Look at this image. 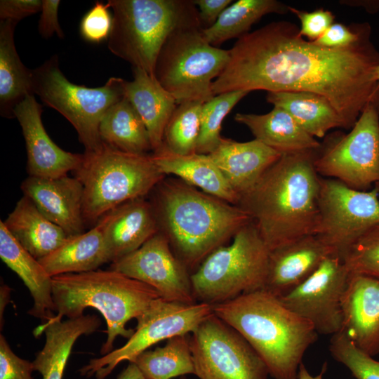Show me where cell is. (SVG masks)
<instances>
[{
    "label": "cell",
    "mask_w": 379,
    "mask_h": 379,
    "mask_svg": "<svg viewBox=\"0 0 379 379\" xmlns=\"http://www.w3.org/2000/svg\"><path fill=\"white\" fill-rule=\"evenodd\" d=\"M364 23L359 39L344 48L305 40L294 24L270 23L237 39L213 81L214 95L234 91H305L326 98L351 129L378 81L379 52Z\"/></svg>",
    "instance_id": "6da1fadb"
},
{
    "label": "cell",
    "mask_w": 379,
    "mask_h": 379,
    "mask_svg": "<svg viewBox=\"0 0 379 379\" xmlns=\"http://www.w3.org/2000/svg\"><path fill=\"white\" fill-rule=\"evenodd\" d=\"M318 149L282 154L239 197L237 206L249 215L270 251L315 233Z\"/></svg>",
    "instance_id": "7a4b0ae2"
},
{
    "label": "cell",
    "mask_w": 379,
    "mask_h": 379,
    "mask_svg": "<svg viewBox=\"0 0 379 379\" xmlns=\"http://www.w3.org/2000/svg\"><path fill=\"white\" fill-rule=\"evenodd\" d=\"M150 194L159 231L190 272L251 220L239 206L178 178L165 177Z\"/></svg>",
    "instance_id": "3957f363"
},
{
    "label": "cell",
    "mask_w": 379,
    "mask_h": 379,
    "mask_svg": "<svg viewBox=\"0 0 379 379\" xmlns=\"http://www.w3.org/2000/svg\"><path fill=\"white\" fill-rule=\"evenodd\" d=\"M213 306V312L235 329L265 363L274 379H298L306 350L317 340L312 325L265 289Z\"/></svg>",
    "instance_id": "277c9868"
},
{
    "label": "cell",
    "mask_w": 379,
    "mask_h": 379,
    "mask_svg": "<svg viewBox=\"0 0 379 379\" xmlns=\"http://www.w3.org/2000/svg\"><path fill=\"white\" fill-rule=\"evenodd\" d=\"M52 295L56 314L46 323L81 317L87 307L102 314L107 333L100 350L103 355L112 351L117 336L129 338L133 334V329L126 327L128 321L160 297L151 286L111 269L53 277Z\"/></svg>",
    "instance_id": "5b68a950"
},
{
    "label": "cell",
    "mask_w": 379,
    "mask_h": 379,
    "mask_svg": "<svg viewBox=\"0 0 379 379\" xmlns=\"http://www.w3.org/2000/svg\"><path fill=\"white\" fill-rule=\"evenodd\" d=\"M112 26L108 49L154 77L158 55L169 36L185 26L201 24L188 0H109Z\"/></svg>",
    "instance_id": "8992f818"
},
{
    "label": "cell",
    "mask_w": 379,
    "mask_h": 379,
    "mask_svg": "<svg viewBox=\"0 0 379 379\" xmlns=\"http://www.w3.org/2000/svg\"><path fill=\"white\" fill-rule=\"evenodd\" d=\"M74 173L83 185L86 223L98 222L127 201L146 197L166 177L151 154L126 153L105 143L97 151L85 152Z\"/></svg>",
    "instance_id": "52a82bcc"
},
{
    "label": "cell",
    "mask_w": 379,
    "mask_h": 379,
    "mask_svg": "<svg viewBox=\"0 0 379 379\" xmlns=\"http://www.w3.org/2000/svg\"><path fill=\"white\" fill-rule=\"evenodd\" d=\"M270 252L251 220L230 244L216 248L191 273L196 300L214 305L264 289Z\"/></svg>",
    "instance_id": "ba28073f"
},
{
    "label": "cell",
    "mask_w": 379,
    "mask_h": 379,
    "mask_svg": "<svg viewBox=\"0 0 379 379\" xmlns=\"http://www.w3.org/2000/svg\"><path fill=\"white\" fill-rule=\"evenodd\" d=\"M203 28L197 24L176 29L158 55L154 77L177 105L204 103L213 98V83L227 64L229 50L208 43L202 35Z\"/></svg>",
    "instance_id": "9c48e42d"
},
{
    "label": "cell",
    "mask_w": 379,
    "mask_h": 379,
    "mask_svg": "<svg viewBox=\"0 0 379 379\" xmlns=\"http://www.w3.org/2000/svg\"><path fill=\"white\" fill-rule=\"evenodd\" d=\"M123 82L121 78L111 77L97 88L74 84L61 72L57 55L32 70L33 94L72 124L85 152L102 147L100 124L107 110L124 97Z\"/></svg>",
    "instance_id": "30bf717a"
},
{
    "label": "cell",
    "mask_w": 379,
    "mask_h": 379,
    "mask_svg": "<svg viewBox=\"0 0 379 379\" xmlns=\"http://www.w3.org/2000/svg\"><path fill=\"white\" fill-rule=\"evenodd\" d=\"M318 175L360 191L379 184V114L368 102L347 133L328 135L314 161Z\"/></svg>",
    "instance_id": "8fae6325"
},
{
    "label": "cell",
    "mask_w": 379,
    "mask_h": 379,
    "mask_svg": "<svg viewBox=\"0 0 379 379\" xmlns=\"http://www.w3.org/2000/svg\"><path fill=\"white\" fill-rule=\"evenodd\" d=\"M321 177V176H320ZM379 225V193L352 189L338 180L320 178L314 235L341 260L369 230Z\"/></svg>",
    "instance_id": "7c38bea8"
},
{
    "label": "cell",
    "mask_w": 379,
    "mask_h": 379,
    "mask_svg": "<svg viewBox=\"0 0 379 379\" xmlns=\"http://www.w3.org/2000/svg\"><path fill=\"white\" fill-rule=\"evenodd\" d=\"M213 314L211 305L197 302L185 304L159 297L137 318L133 334L122 347L98 359H93L81 370L88 377L105 378L121 361L133 362L153 345L177 335L191 334Z\"/></svg>",
    "instance_id": "4fadbf2b"
},
{
    "label": "cell",
    "mask_w": 379,
    "mask_h": 379,
    "mask_svg": "<svg viewBox=\"0 0 379 379\" xmlns=\"http://www.w3.org/2000/svg\"><path fill=\"white\" fill-rule=\"evenodd\" d=\"M189 343L199 379H267L270 375L251 345L213 312L190 334Z\"/></svg>",
    "instance_id": "5bb4252c"
},
{
    "label": "cell",
    "mask_w": 379,
    "mask_h": 379,
    "mask_svg": "<svg viewBox=\"0 0 379 379\" xmlns=\"http://www.w3.org/2000/svg\"><path fill=\"white\" fill-rule=\"evenodd\" d=\"M349 277L344 262L330 255L306 280L278 298L310 322L318 334L333 335L343 329L342 301Z\"/></svg>",
    "instance_id": "9a60e30c"
},
{
    "label": "cell",
    "mask_w": 379,
    "mask_h": 379,
    "mask_svg": "<svg viewBox=\"0 0 379 379\" xmlns=\"http://www.w3.org/2000/svg\"><path fill=\"white\" fill-rule=\"evenodd\" d=\"M110 269L151 286L166 300L197 302L190 272L175 255L161 231L137 250L112 262Z\"/></svg>",
    "instance_id": "2e32d148"
},
{
    "label": "cell",
    "mask_w": 379,
    "mask_h": 379,
    "mask_svg": "<svg viewBox=\"0 0 379 379\" xmlns=\"http://www.w3.org/2000/svg\"><path fill=\"white\" fill-rule=\"evenodd\" d=\"M42 112L33 94L27 95L13 110L25 141L29 175L58 178L76 171L84 154L65 151L51 140L42 123Z\"/></svg>",
    "instance_id": "e0dca14e"
},
{
    "label": "cell",
    "mask_w": 379,
    "mask_h": 379,
    "mask_svg": "<svg viewBox=\"0 0 379 379\" xmlns=\"http://www.w3.org/2000/svg\"><path fill=\"white\" fill-rule=\"evenodd\" d=\"M21 190L50 221L69 237L84 232V189L76 177L29 175L22 182Z\"/></svg>",
    "instance_id": "ac0fdd59"
},
{
    "label": "cell",
    "mask_w": 379,
    "mask_h": 379,
    "mask_svg": "<svg viewBox=\"0 0 379 379\" xmlns=\"http://www.w3.org/2000/svg\"><path fill=\"white\" fill-rule=\"evenodd\" d=\"M342 308V331L364 352L379 354V279L350 273Z\"/></svg>",
    "instance_id": "d6986e66"
},
{
    "label": "cell",
    "mask_w": 379,
    "mask_h": 379,
    "mask_svg": "<svg viewBox=\"0 0 379 379\" xmlns=\"http://www.w3.org/2000/svg\"><path fill=\"white\" fill-rule=\"evenodd\" d=\"M96 223L101 227L110 262L137 250L159 231L154 209L146 197L114 208Z\"/></svg>",
    "instance_id": "ffe728a7"
},
{
    "label": "cell",
    "mask_w": 379,
    "mask_h": 379,
    "mask_svg": "<svg viewBox=\"0 0 379 379\" xmlns=\"http://www.w3.org/2000/svg\"><path fill=\"white\" fill-rule=\"evenodd\" d=\"M330 248L316 235H307L270 251L264 289L281 297L311 276Z\"/></svg>",
    "instance_id": "44dd1931"
},
{
    "label": "cell",
    "mask_w": 379,
    "mask_h": 379,
    "mask_svg": "<svg viewBox=\"0 0 379 379\" xmlns=\"http://www.w3.org/2000/svg\"><path fill=\"white\" fill-rule=\"evenodd\" d=\"M208 155L240 197L282 154L256 139L237 142L222 138L218 147Z\"/></svg>",
    "instance_id": "7402d4cb"
},
{
    "label": "cell",
    "mask_w": 379,
    "mask_h": 379,
    "mask_svg": "<svg viewBox=\"0 0 379 379\" xmlns=\"http://www.w3.org/2000/svg\"><path fill=\"white\" fill-rule=\"evenodd\" d=\"M133 74L132 81L124 80V96L145 124L154 152L163 146L165 128L178 105L155 77L135 67Z\"/></svg>",
    "instance_id": "603a6c76"
},
{
    "label": "cell",
    "mask_w": 379,
    "mask_h": 379,
    "mask_svg": "<svg viewBox=\"0 0 379 379\" xmlns=\"http://www.w3.org/2000/svg\"><path fill=\"white\" fill-rule=\"evenodd\" d=\"M100 324L95 315H82L65 321L44 323L36 327L34 336L44 333L46 341L32 362L34 371L41 373L42 379H62L76 340L82 335L95 331Z\"/></svg>",
    "instance_id": "cb8c5ba5"
},
{
    "label": "cell",
    "mask_w": 379,
    "mask_h": 379,
    "mask_svg": "<svg viewBox=\"0 0 379 379\" xmlns=\"http://www.w3.org/2000/svg\"><path fill=\"white\" fill-rule=\"evenodd\" d=\"M151 157L165 175H173L208 194L237 205L239 195L232 190L208 154L194 153L181 155L162 146L152 152Z\"/></svg>",
    "instance_id": "d4e9b609"
},
{
    "label": "cell",
    "mask_w": 379,
    "mask_h": 379,
    "mask_svg": "<svg viewBox=\"0 0 379 379\" xmlns=\"http://www.w3.org/2000/svg\"><path fill=\"white\" fill-rule=\"evenodd\" d=\"M0 257L22 280L34 300L29 314L46 323L55 314L52 277L39 260L25 250L0 221ZM43 323V324H44Z\"/></svg>",
    "instance_id": "484cf974"
},
{
    "label": "cell",
    "mask_w": 379,
    "mask_h": 379,
    "mask_svg": "<svg viewBox=\"0 0 379 379\" xmlns=\"http://www.w3.org/2000/svg\"><path fill=\"white\" fill-rule=\"evenodd\" d=\"M234 120L247 126L255 139L281 154L318 149L321 143L285 110L274 107L265 114L237 113Z\"/></svg>",
    "instance_id": "4316f807"
},
{
    "label": "cell",
    "mask_w": 379,
    "mask_h": 379,
    "mask_svg": "<svg viewBox=\"0 0 379 379\" xmlns=\"http://www.w3.org/2000/svg\"><path fill=\"white\" fill-rule=\"evenodd\" d=\"M4 224L20 244L38 260L55 251L69 237L25 195Z\"/></svg>",
    "instance_id": "83f0119b"
},
{
    "label": "cell",
    "mask_w": 379,
    "mask_h": 379,
    "mask_svg": "<svg viewBox=\"0 0 379 379\" xmlns=\"http://www.w3.org/2000/svg\"><path fill=\"white\" fill-rule=\"evenodd\" d=\"M39 262L51 277L98 270L109 262L100 226L96 223L88 232L69 237Z\"/></svg>",
    "instance_id": "f1b7e54d"
},
{
    "label": "cell",
    "mask_w": 379,
    "mask_h": 379,
    "mask_svg": "<svg viewBox=\"0 0 379 379\" xmlns=\"http://www.w3.org/2000/svg\"><path fill=\"white\" fill-rule=\"evenodd\" d=\"M17 24L11 20H0V112L8 118L14 117L15 107L33 94L32 70L22 62L15 45Z\"/></svg>",
    "instance_id": "f546056e"
},
{
    "label": "cell",
    "mask_w": 379,
    "mask_h": 379,
    "mask_svg": "<svg viewBox=\"0 0 379 379\" xmlns=\"http://www.w3.org/2000/svg\"><path fill=\"white\" fill-rule=\"evenodd\" d=\"M266 98L274 107L287 112L315 138H324L332 128H345L343 121L335 108L319 94L305 91L268 92Z\"/></svg>",
    "instance_id": "4dcf8cb0"
},
{
    "label": "cell",
    "mask_w": 379,
    "mask_h": 379,
    "mask_svg": "<svg viewBox=\"0 0 379 379\" xmlns=\"http://www.w3.org/2000/svg\"><path fill=\"white\" fill-rule=\"evenodd\" d=\"M99 132L103 143L120 151L135 154L152 152L147 128L125 97L105 113Z\"/></svg>",
    "instance_id": "1f68e13d"
},
{
    "label": "cell",
    "mask_w": 379,
    "mask_h": 379,
    "mask_svg": "<svg viewBox=\"0 0 379 379\" xmlns=\"http://www.w3.org/2000/svg\"><path fill=\"white\" fill-rule=\"evenodd\" d=\"M288 6L275 0H239L227 6L216 22L202 29L205 40L217 47L225 41L243 36L262 16L285 13Z\"/></svg>",
    "instance_id": "d6a6232c"
},
{
    "label": "cell",
    "mask_w": 379,
    "mask_h": 379,
    "mask_svg": "<svg viewBox=\"0 0 379 379\" xmlns=\"http://www.w3.org/2000/svg\"><path fill=\"white\" fill-rule=\"evenodd\" d=\"M133 362L145 379H171L187 374L195 375L187 335L169 338L164 347L142 352Z\"/></svg>",
    "instance_id": "836d02e7"
},
{
    "label": "cell",
    "mask_w": 379,
    "mask_h": 379,
    "mask_svg": "<svg viewBox=\"0 0 379 379\" xmlns=\"http://www.w3.org/2000/svg\"><path fill=\"white\" fill-rule=\"evenodd\" d=\"M203 104L192 101L177 105L165 128L164 147L181 155L197 153Z\"/></svg>",
    "instance_id": "e575fe53"
},
{
    "label": "cell",
    "mask_w": 379,
    "mask_h": 379,
    "mask_svg": "<svg viewBox=\"0 0 379 379\" xmlns=\"http://www.w3.org/2000/svg\"><path fill=\"white\" fill-rule=\"evenodd\" d=\"M248 93L246 91L225 92L203 104L197 153L208 154L218 147L222 138L220 130L225 117Z\"/></svg>",
    "instance_id": "d590c367"
},
{
    "label": "cell",
    "mask_w": 379,
    "mask_h": 379,
    "mask_svg": "<svg viewBox=\"0 0 379 379\" xmlns=\"http://www.w3.org/2000/svg\"><path fill=\"white\" fill-rule=\"evenodd\" d=\"M329 351L355 379H379V361L359 350L343 331L332 335Z\"/></svg>",
    "instance_id": "8d00e7d4"
},
{
    "label": "cell",
    "mask_w": 379,
    "mask_h": 379,
    "mask_svg": "<svg viewBox=\"0 0 379 379\" xmlns=\"http://www.w3.org/2000/svg\"><path fill=\"white\" fill-rule=\"evenodd\" d=\"M342 260L350 274L379 279V225L366 232Z\"/></svg>",
    "instance_id": "74e56055"
},
{
    "label": "cell",
    "mask_w": 379,
    "mask_h": 379,
    "mask_svg": "<svg viewBox=\"0 0 379 379\" xmlns=\"http://www.w3.org/2000/svg\"><path fill=\"white\" fill-rule=\"evenodd\" d=\"M109 8L107 4L97 1L83 17L80 33L86 41L100 43L108 39L112 26V15Z\"/></svg>",
    "instance_id": "f35d334b"
},
{
    "label": "cell",
    "mask_w": 379,
    "mask_h": 379,
    "mask_svg": "<svg viewBox=\"0 0 379 379\" xmlns=\"http://www.w3.org/2000/svg\"><path fill=\"white\" fill-rule=\"evenodd\" d=\"M32 362L18 357L3 335H0V379H33Z\"/></svg>",
    "instance_id": "ab89813d"
},
{
    "label": "cell",
    "mask_w": 379,
    "mask_h": 379,
    "mask_svg": "<svg viewBox=\"0 0 379 379\" xmlns=\"http://www.w3.org/2000/svg\"><path fill=\"white\" fill-rule=\"evenodd\" d=\"M300 20V34L309 41H314L318 39L333 23L334 15L327 10L317 9L312 12H306L288 7Z\"/></svg>",
    "instance_id": "60d3db41"
},
{
    "label": "cell",
    "mask_w": 379,
    "mask_h": 379,
    "mask_svg": "<svg viewBox=\"0 0 379 379\" xmlns=\"http://www.w3.org/2000/svg\"><path fill=\"white\" fill-rule=\"evenodd\" d=\"M363 24L347 27L333 23L314 44L330 48H344L354 44L359 38Z\"/></svg>",
    "instance_id": "b9f144b4"
},
{
    "label": "cell",
    "mask_w": 379,
    "mask_h": 379,
    "mask_svg": "<svg viewBox=\"0 0 379 379\" xmlns=\"http://www.w3.org/2000/svg\"><path fill=\"white\" fill-rule=\"evenodd\" d=\"M40 0H1L0 19L18 22L41 10Z\"/></svg>",
    "instance_id": "7bdbcfd3"
},
{
    "label": "cell",
    "mask_w": 379,
    "mask_h": 379,
    "mask_svg": "<svg viewBox=\"0 0 379 379\" xmlns=\"http://www.w3.org/2000/svg\"><path fill=\"white\" fill-rule=\"evenodd\" d=\"M60 4V0L42 1L38 30L43 38H50L54 34L61 39L65 36L58 21V13Z\"/></svg>",
    "instance_id": "ee69618b"
},
{
    "label": "cell",
    "mask_w": 379,
    "mask_h": 379,
    "mask_svg": "<svg viewBox=\"0 0 379 379\" xmlns=\"http://www.w3.org/2000/svg\"><path fill=\"white\" fill-rule=\"evenodd\" d=\"M194 4L199 8L201 23L207 25L206 27L213 25L224 10L230 5L232 0H195Z\"/></svg>",
    "instance_id": "f6af8a7d"
},
{
    "label": "cell",
    "mask_w": 379,
    "mask_h": 379,
    "mask_svg": "<svg viewBox=\"0 0 379 379\" xmlns=\"http://www.w3.org/2000/svg\"><path fill=\"white\" fill-rule=\"evenodd\" d=\"M117 379H145V378L137 365L134 362H129Z\"/></svg>",
    "instance_id": "bcb514c9"
},
{
    "label": "cell",
    "mask_w": 379,
    "mask_h": 379,
    "mask_svg": "<svg viewBox=\"0 0 379 379\" xmlns=\"http://www.w3.org/2000/svg\"><path fill=\"white\" fill-rule=\"evenodd\" d=\"M326 370L327 363L325 362L323 364L319 373L316 375H313L308 371L304 364L302 363L299 367L298 379H323V376L325 374Z\"/></svg>",
    "instance_id": "7dc6e473"
},
{
    "label": "cell",
    "mask_w": 379,
    "mask_h": 379,
    "mask_svg": "<svg viewBox=\"0 0 379 379\" xmlns=\"http://www.w3.org/2000/svg\"><path fill=\"white\" fill-rule=\"evenodd\" d=\"M343 2H346L349 5L363 6L371 13L379 11V1H347Z\"/></svg>",
    "instance_id": "c3c4849f"
},
{
    "label": "cell",
    "mask_w": 379,
    "mask_h": 379,
    "mask_svg": "<svg viewBox=\"0 0 379 379\" xmlns=\"http://www.w3.org/2000/svg\"><path fill=\"white\" fill-rule=\"evenodd\" d=\"M370 103L372 104V105L379 114V82L371 95Z\"/></svg>",
    "instance_id": "681fc988"
},
{
    "label": "cell",
    "mask_w": 379,
    "mask_h": 379,
    "mask_svg": "<svg viewBox=\"0 0 379 379\" xmlns=\"http://www.w3.org/2000/svg\"><path fill=\"white\" fill-rule=\"evenodd\" d=\"M376 76H377V79H378V81L379 82V67L377 69Z\"/></svg>",
    "instance_id": "f907efd6"
},
{
    "label": "cell",
    "mask_w": 379,
    "mask_h": 379,
    "mask_svg": "<svg viewBox=\"0 0 379 379\" xmlns=\"http://www.w3.org/2000/svg\"><path fill=\"white\" fill-rule=\"evenodd\" d=\"M378 189V193H379V184L375 185Z\"/></svg>",
    "instance_id": "816d5d0a"
},
{
    "label": "cell",
    "mask_w": 379,
    "mask_h": 379,
    "mask_svg": "<svg viewBox=\"0 0 379 379\" xmlns=\"http://www.w3.org/2000/svg\"><path fill=\"white\" fill-rule=\"evenodd\" d=\"M180 379H186L185 376H182Z\"/></svg>",
    "instance_id": "f5cc1de1"
}]
</instances>
